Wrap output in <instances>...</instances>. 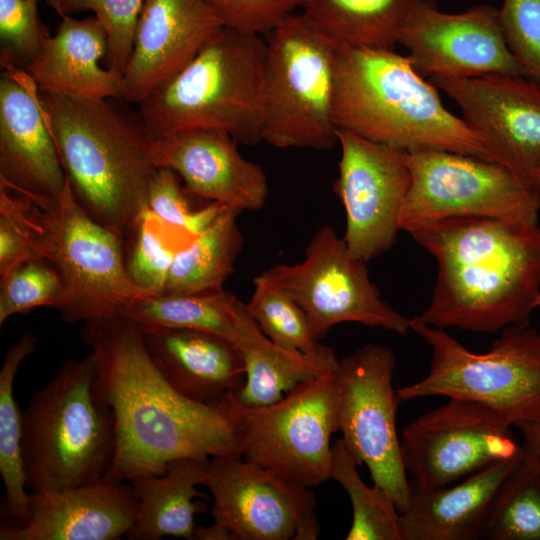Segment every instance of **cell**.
Wrapping results in <instances>:
<instances>
[{
    "mask_svg": "<svg viewBox=\"0 0 540 540\" xmlns=\"http://www.w3.org/2000/svg\"><path fill=\"white\" fill-rule=\"evenodd\" d=\"M145 0H45L60 17L93 11L107 35L105 67L124 73Z\"/></svg>",
    "mask_w": 540,
    "mask_h": 540,
    "instance_id": "37",
    "label": "cell"
},
{
    "mask_svg": "<svg viewBox=\"0 0 540 540\" xmlns=\"http://www.w3.org/2000/svg\"><path fill=\"white\" fill-rule=\"evenodd\" d=\"M32 256L33 250L17 224L0 212V277Z\"/></svg>",
    "mask_w": 540,
    "mask_h": 540,
    "instance_id": "42",
    "label": "cell"
},
{
    "mask_svg": "<svg viewBox=\"0 0 540 540\" xmlns=\"http://www.w3.org/2000/svg\"><path fill=\"white\" fill-rule=\"evenodd\" d=\"M332 116L337 129L407 152L442 150L497 162L409 57L394 50L336 49Z\"/></svg>",
    "mask_w": 540,
    "mask_h": 540,
    "instance_id": "4",
    "label": "cell"
},
{
    "mask_svg": "<svg viewBox=\"0 0 540 540\" xmlns=\"http://www.w3.org/2000/svg\"><path fill=\"white\" fill-rule=\"evenodd\" d=\"M193 539L197 540H235L232 533L223 525L214 522L207 527H196Z\"/></svg>",
    "mask_w": 540,
    "mask_h": 540,
    "instance_id": "44",
    "label": "cell"
},
{
    "mask_svg": "<svg viewBox=\"0 0 540 540\" xmlns=\"http://www.w3.org/2000/svg\"><path fill=\"white\" fill-rule=\"evenodd\" d=\"M46 121L74 199L122 242L147 208L157 169L153 139L123 99L73 100L42 93Z\"/></svg>",
    "mask_w": 540,
    "mask_h": 540,
    "instance_id": "3",
    "label": "cell"
},
{
    "mask_svg": "<svg viewBox=\"0 0 540 540\" xmlns=\"http://www.w3.org/2000/svg\"><path fill=\"white\" fill-rule=\"evenodd\" d=\"M410 234L438 265L431 302L415 316L419 321L491 333L530 325L540 307L538 223L453 218Z\"/></svg>",
    "mask_w": 540,
    "mask_h": 540,
    "instance_id": "2",
    "label": "cell"
},
{
    "mask_svg": "<svg viewBox=\"0 0 540 540\" xmlns=\"http://www.w3.org/2000/svg\"><path fill=\"white\" fill-rule=\"evenodd\" d=\"M358 464L343 439L332 447L330 478L347 492L353 521L347 540H403L401 514L390 496L379 486H367Z\"/></svg>",
    "mask_w": 540,
    "mask_h": 540,
    "instance_id": "33",
    "label": "cell"
},
{
    "mask_svg": "<svg viewBox=\"0 0 540 540\" xmlns=\"http://www.w3.org/2000/svg\"><path fill=\"white\" fill-rule=\"evenodd\" d=\"M116 450L115 417L89 353L69 359L22 411V455L30 493L105 478Z\"/></svg>",
    "mask_w": 540,
    "mask_h": 540,
    "instance_id": "5",
    "label": "cell"
},
{
    "mask_svg": "<svg viewBox=\"0 0 540 540\" xmlns=\"http://www.w3.org/2000/svg\"><path fill=\"white\" fill-rule=\"evenodd\" d=\"M210 459L184 457L170 461L161 475L129 481L138 502L135 523L127 538L159 540L164 536L193 539L194 515L201 510L193 502L205 497L196 487L206 485Z\"/></svg>",
    "mask_w": 540,
    "mask_h": 540,
    "instance_id": "27",
    "label": "cell"
},
{
    "mask_svg": "<svg viewBox=\"0 0 540 540\" xmlns=\"http://www.w3.org/2000/svg\"><path fill=\"white\" fill-rule=\"evenodd\" d=\"M417 0H304L299 15L335 49L393 50Z\"/></svg>",
    "mask_w": 540,
    "mask_h": 540,
    "instance_id": "28",
    "label": "cell"
},
{
    "mask_svg": "<svg viewBox=\"0 0 540 540\" xmlns=\"http://www.w3.org/2000/svg\"><path fill=\"white\" fill-rule=\"evenodd\" d=\"M241 212L224 206L211 224L176 254L162 295L223 289L244 244L237 224Z\"/></svg>",
    "mask_w": 540,
    "mask_h": 540,
    "instance_id": "29",
    "label": "cell"
},
{
    "mask_svg": "<svg viewBox=\"0 0 540 540\" xmlns=\"http://www.w3.org/2000/svg\"><path fill=\"white\" fill-rule=\"evenodd\" d=\"M253 285L246 308L272 342L289 351L307 354L324 347L313 337L304 311L292 298L259 276L253 279Z\"/></svg>",
    "mask_w": 540,
    "mask_h": 540,
    "instance_id": "36",
    "label": "cell"
},
{
    "mask_svg": "<svg viewBox=\"0 0 540 540\" xmlns=\"http://www.w3.org/2000/svg\"><path fill=\"white\" fill-rule=\"evenodd\" d=\"M262 142L329 150L338 143L332 101L336 49L298 14L266 37Z\"/></svg>",
    "mask_w": 540,
    "mask_h": 540,
    "instance_id": "9",
    "label": "cell"
},
{
    "mask_svg": "<svg viewBox=\"0 0 540 540\" xmlns=\"http://www.w3.org/2000/svg\"><path fill=\"white\" fill-rule=\"evenodd\" d=\"M36 86L9 68L0 78V187L36 201L59 199L67 178Z\"/></svg>",
    "mask_w": 540,
    "mask_h": 540,
    "instance_id": "20",
    "label": "cell"
},
{
    "mask_svg": "<svg viewBox=\"0 0 540 540\" xmlns=\"http://www.w3.org/2000/svg\"><path fill=\"white\" fill-rule=\"evenodd\" d=\"M30 518L6 524L0 540H117L133 527L138 502L126 481H99L48 493H30Z\"/></svg>",
    "mask_w": 540,
    "mask_h": 540,
    "instance_id": "22",
    "label": "cell"
},
{
    "mask_svg": "<svg viewBox=\"0 0 540 540\" xmlns=\"http://www.w3.org/2000/svg\"><path fill=\"white\" fill-rule=\"evenodd\" d=\"M259 277L301 307L317 341L343 322L401 335L410 329V319L381 299L366 262L355 257L329 225L314 234L302 262L276 264Z\"/></svg>",
    "mask_w": 540,
    "mask_h": 540,
    "instance_id": "12",
    "label": "cell"
},
{
    "mask_svg": "<svg viewBox=\"0 0 540 540\" xmlns=\"http://www.w3.org/2000/svg\"><path fill=\"white\" fill-rule=\"evenodd\" d=\"M397 43L408 50L407 56L422 77L491 73L524 77L504 39L498 9L490 5L450 14L440 11L433 0H417Z\"/></svg>",
    "mask_w": 540,
    "mask_h": 540,
    "instance_id": "17",
    "label": "cell"
},
{
    "mask_svg": "<svg viewBox=\"0 0 540 540\" xmlns=\"http://www.w3.org/2000/svg\"><path fill=\"white\" fill-rule=\"evenodd\" d=\"M194 238L165 223L146 208L123 241L130 281L146 297L162 295L176 254Z\"/></svg>",
    "mask_w": 540,
    "mask_h": 540,
    "instance_id": "32",
    "label": "cell"
},
{
    "mask_svg": "<svg viewBox=\"0 0 540 540\" xmlns=\"http://www.w3.org/2000/svg\"><path fill=\"white\" fill-rule=\"evenodd\" d=\"M448 399L402 430L403 465L417 486H449L494 463L523 455L512 425L497 412L474 401Z\"/></svg>",
    "mask_w": 540,
    "mask_h": 540,
    "instance_id": "14",
    "label": "cell"
},
{
    "mask_svg": "<svg viewBox=\"0 0 540 540\" xmlns=\"http://www.w3.org/2000/svg\"><path fill=\"white\" fill-rule=\"evenodd\" d=\"M37 337L25 333L7 350L0 370V474L9 524L24 525L30 518L22 455V411L14 398V380L22 361L34 352Z\"/></svg>",
    "mask_w": 540,
    "mask_h": 540,
    "instance_id": "31",
    "label": "cell"
},
{
    "mask_svg": "<svg viewBox=\"0 0 540 540\" xmlns=\"http://www.w3.org/2000/svg\"><path fill=\"white\" fill-rule=\"evenodd\" d=\"M265 54V37L220 28L185 68L137 105L151 138L214 129L239 144L262 142Z\"/></svg>",
    "mask_w": 540,
    "mask_h": 540,
    "instance_id": "6",
    "label": "cell"
},
{
    "mask_svg": "<svg viewBox=\"0 0 540 540\" xmlns=\"http://www.w3.org/2000/svg\"><path fill=\"white\" fill-rule=\"evenodd\" d=\"M240 299L224 289L203 294H164L130 300L118 313L141 327L189 328L235 345Z\"/></svg>",
    "mask_w": 540,
    "mask_h": 540,
    "instance_id": "30",
    "label": "cell"
},
{
    "mask_svg": "<svg viewBox=\"0 0 540 540\" xmlns=\"http://www.w3.org/2000/svg\"><path fill=\"white\" fill-rule=\"evenodd\" d=\"M341 157L334 190L346 212L343 237L358 259L368 262L395 243L399 214L412 177L407 151L337 129Z\"/></svg>",
    "mask_w": 540,
    "mask_h": 540,
    "instance_id": "16",
    "label": "cell"
},
{
    "mask_svg": "<svg viewBox=\"0 0 540 540\" xmlns=\"http://www.w3.org/2000/svg\"><path fill=\"white\" fill-rule=\"evenodd\" d=\"M139 328L153 363L183 396L199 403L214 404L244 385V360L233 343L189 328Z\"/></svg>",
    "mask_w": 540,
    "mask_h": 540,
    "instance_id": "23",
    "label": "cell"
},
{
    "mask_svg": "<svg viewBox=\"0 0 540 540\" xmlns=\"http://www.w3.org/2000/svg\"><path fill=\"white\" fill-rule=\"evenodd\" d=\"M222 17L225 26L266 37L288 16L300 10L304 0H205Z\"/></svg>",
    "mask_w": 540,
    "mask_h": 540,
    "instance_id": "41",
    "label": "cell"
},
{
    "mask_svg": "<svg viewBox=\"0 0 540 540\" xmlns=\"http://www.w3.org/2000/svg\"><path fill=\"white\" fill-rule=\"evenodd\" d=\"M54 36L23 69L40 92L73 100L123 99L119 71L102 67L106 31L96 16L61 17Z\"/></svg>",
    "mask_w": 540,
    "mask_h": 540,
    "instance_id": "24",
    "label": "cell"
},
{
    "mask_svg": "<svg viewBox=\"0 0 540 540\" xmlns=\"http://www.w3.org/2000/svg\"><path fill=\"white\" fill-rule=\"evenodd\" d=\"M235 346L242 354L246 379L234 395L250 407L280 400L283 393L300 383L334 370L339 360L327 346L307 354L276 345L261 331L241 300L237 308Z\"/></svg>",
    "mask_w": 540,
    "mask_h": 540,
    "instance_id": "26",
    "label": "cell"
},
{
    "mask_svg": "<svg viewBox=\"0 0 540 540\" xmlns=\"http://www.w3.org/2000/svg\"><path fill=\"white\" fill-rule=\"evenodd\" d=\"M410 329L431 347L432 360L422 380L396 390L400 401L426 396L470 400L516 428L540 420V331L509 326L489 351L474 353L445 329L416 317Z\"/></svg>",
    "mask_w": 540,
    "mask_h": 540,
    "instance_id": "8",
    "label": "cell"
},
{
    "mask_svg": "<svg viewBox=\"0 0 540 540\" xmlns=\"http://www.w3.org/2000/svg\"><path fill=\"white\" fill-rule=\"evenodd\" d=\"M227 132L192 129L153 140L157 168L173 170L188 193L240 211H256L269 187L263 168L246 159Z\"/></svg>",
    "mask_w": 540,
    "mask_h": 540,
    "instance_id": "21",
    "label": "cell"
},
{
    "mask_svg": "<svg viewBox=\"0 0 540 540\" xmlns=\"http://www.w3.org/2000/svg\"><path fill=\"white\" fill-rule=\"evenodd\" d=\"M429 82L460 107L497 162L524 174L540 166V86L523 76L435 75Z\"/></svg>",
    "mask_w": 540,
    "mask_h": 540,
    "instance_id": "18",
    "label": "cell"
},
{
    "mask_svg": "<svg viewBox=\"0 0 540 540\" xmlns=\"http://www.w3.org/2000/svg\"><path fill=\"white\" fill-rule=\"evenodd\" d=\"M212 517L235 540H314L317 502L310 487L235 457H212L206 482Z\"/></svg>",
    "mask_w": 540,
    "mask_h": 540,
    "instance_id": "15",
    "label": "cell"
},
{
    "mask_svg": "<svg viewBox=\"0 0 540 540\" xmlns=\"http://www.w3.org/2000/svg\"><path fill=\"white\" fill-rule=\"evenodd\" d=\"M0 212L17 224L34 255L48 259L63 275L68 289L60 312L64 321L117 314L124 303L146 297L128 277L122 240L81 208L68 182L54 201L0 187Z\"/></svg>",
    "mask_w": 540,
    "mask_h": 540,
    "instance_id": "7",
    "label": "cell"
},
{
    "mask_svg": "<svg viewBox=\"0 0 540 540\" xmlns=\"http://www.w3.org/2000/svg\"><path fill=\"white\" fill-rule=\"evenodd\" d=\"M411 185L399 229L411 232L453 218L538 223L540 191L529 176L475 156L427 150L407 152Z\"/></svg>",
    "mask_w": 540,
    "mask_h": 540,
    "instance_id": "10",
    "label": "cell"
},
{
    "mask_svg": "<svg viewBox=\"0 0 540 540\" xmlns=\"http://www.w3.org/2000/svg\"><path fill=\"white\" fill-rule=\"evenodd\" d=\"M39 0H0L1 64L24 69L51 36L38 13Z\"/></svg>",
    "mask_w": 540,
    "mask_h": 540,
    "instance_id": "38",
    "label": "cell"
},
{
    "mask_svg": "<svg viewBox=\"0 0 540 540\" xmlns=\"http://www.w3.org/2000/svg\"><path fill=\"white\" fill-rule=\"evenodd\" d=\"M335 369L264 406L243 405L229 392L242 457L310 488L330 479V440L339 430Z\"/></svg>",
    "mask_w": 540,
    "mask_h": 540,
    "instance_id": "11",
    "label": "cell"
},
{
    "mask_svg": "<svg viewBox=\"0 0 540 540\" xmlns=\"http://www.w3.org/2000/svg\"><path fill=\"white\" fill-rule=\"evenodd\" d=\"M223 26L205 0H145L123 73V100L138 105L164 86Z\"/></svg>",
    "mask_w": 540,
    "mask_h": 540,
    "instance_id": "19",
    "label": "cell"
},
{
    "mask_svg": "<svg viewBox=\"0 0 540 540\" xmlns=\"http://www.w3.org/2000/svg\"><path fill=\"white\" fill-rule=\"evenodd\" d=\"M522 436L523 458L540 473V420L519 427Z\"/></svg>",
    "mask_w": 540,
    "mask_h": 540,
    "instance_id": "43",
    "label": "cell"
},
{
    "mask_svg": "<svg viewBox=\"0 0 540 540\" xmlns=\"http://www.w3.org/2000/svg\"><path fill=\"white\" fill-rule=\"evenodd\" d=\"M481 537L540 540V473L524 458L495 494Z\"/></svg>",
    "mask_w": 540,
    "mask_h": 540,
    "instance_id": "34",
    "label": "cell"
},
{
    "mask_svg": "<svg viewBox=\"0 0 540 540\" xmlns=\"http://www.w3.org/2000/svg\"><path fill=\"white\" fill-rule=\"evenodd\" d=\"M498 18L524 77L540 86V0H504Z\"/></svg>",
    "mask_w": 540,
    "mask_h": 540,
    "instance_id": "40",
    "label": "cell"
},
{
    "mask_svg": "<svg viewBox=\"0 0 540 540\" xmlns=\"http://www.w3.org/2000/svg\"><path fill=\"white\" fill-rule=\"evenodd\" d=\"M394 368L390 348L367 344L338 360L335 380L342 439L358 466L368 467L373 483L401 513L408 503L410 483L396 429L400 399L392 385Z\"/></svg>",
    "mask_w": 540,
    "mask_h": 540,
    "instance_id": "13",
    "label": "cell"
},
{
    "mask_svg": "<svg viewBox=\"0 0 540 540\" xmlns=\"http://www.w3.org/2000/svg\"><path fill=\"white\" fill-rule=\"evenodd\" d=\"M115 417L116 450L105 478L161 475L177 458L242 456L226 399L193 401L177 392L147 352L139 326L120 313L84 322L80 331Z\"/></svg>",
    "mask_w": 540,
    "mask_h": 540,
    "instance_id": "1",
    "label": "cell"
},
{
    "mask_svg": "<svg viewBox=\"0 0 540 540\" xmlns=\"http://www.w3.org/2000/svg\"><path fill=\"white\" fill-rule=\"evenodd\" d=\"M528 176L540 191V166L532 170Z\"/></svg>",
    "mask_w": 540,
    "mask_h": 540,
    "instance_id": "45",
    "label": "cell"
},
{
    "mask_svg": "<svg viewBox=\"0 0 540 540\" xmlns=\"http://www.w3.org/2000/svg\"><path fill=\"white\" fill-rule=\"evenodd\" d=\"M67 301L63 275L44 257H29L0 277L1 325L15 314L38 307H52L61 312Z\"/></svg>",
    "mask_w": 540,
    "mask_h": 540,
    "instance_id": "35",
    "label": "cell"
},
{
    "mask_svg": "<svg viewBox=\"0 0 540 540\" xmlns=\"http://www.w3.org/2000/svg\"><path fill=\"white\" fill-rule=\"evenodd\" d=\"M180 180L173 170L157 168L149 183L147 209L165 223L196 237L211 224L224 205L211 202L193 210Z\"/></svg>",
    "mask_w": 540,
    "mask_h": 540,
    "instance_id": "39",
    "label": "cell"
},
{
    "mask_svg": "<svg viewBox=\"0 0 540 540\" xmlns=\"http://www.w3.org/2000/svg\"><path fill=\"white\" fill-rule=\"evenodd\" d=\"M522 459L494 463L452 487L424 489L411 482L400 513L403 540L480 538L495 494Z\"/></svg>",
    "mask_w": 540,
    "mask_h": 540,
    "instance_id": "25",
    "label": "cell"
}]
</instances>
